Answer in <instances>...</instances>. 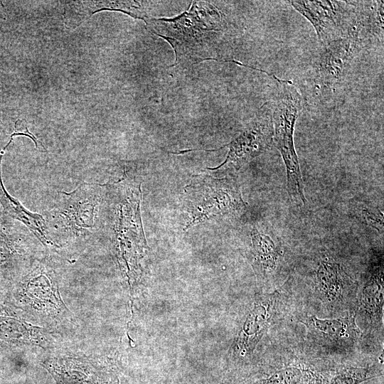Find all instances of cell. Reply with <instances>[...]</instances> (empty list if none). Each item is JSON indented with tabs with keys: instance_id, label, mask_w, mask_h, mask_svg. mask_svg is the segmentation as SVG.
Returning a JSON list of instances; mask_svg holds the SVG:
<instances>
[{
	"instance_id": "1",
	"label": "cell",
	"mask_w": 384,
	"mask_h": 384,
	"mask_svg": "<svg viewBox=\"0 0 384 384\" xmlns=\"http://www.w3.org/2000/svg\"><path fill=\"white\" fill-rule=\"evenodd\" d=\"M144 23L174 50L172 66L190 65L205 60L219 61L215 44L225 28L222 14L211 4L193 1L189 9L172 18L146 17Z\"/></svg>"
},
{
	"instance_id": "2",
	"label": "cell",
	"mask_w": 384,
	"mask_h": 384,
	"mask_svg": "<svg viewBox=\"0 0 384 384\" xmlns=\"http://www.w3.org/2000/svg\"><path fill=\"white\" fill-rule=\"evenodd\" d=\"M140 185L125 169L119 180L105 184V223L113 234L119 264L128 277L135 273L138 259L146 247L140 218Z\"/></svg>"
},
{
	"instance_id": "3",
	"label": "cell",
	"mask_w": 384,
	"mask_h": 384,
	"mask_svg": "<svg viewBox=\"0 0 384 384\" xmlns=\"http://www.w3.org/2000/svg\"><path fill=\"white\" fill-rule=\"evenodd\" d=\"M59 195L54 208L43 214L55 247L59 242L88 240L99 231L106 218L102 215L107 206L105 184L82 182L73 191Z\"/></svg>"
},
{
	"instance_id": "4",
	"label": "cell",
	"mask_w": 384,
	"mask_h": 384,
	"mask_svg": "<svg viewBox=\"0 0 384 384\" xmlns=\"http://www.w3.org/2000/svg\"><path fill=\"white\" fill-rule=\"evenodd\" d=\"M277 87L270 100L273 123V144L279 151L287 173V190L295 203H306L299 162L294 146L296 122L303 109V99L289 80L277 78Z\"/></svg>"
},
{
	"instance_id": "5",
	"label": "cell",
	"mask_w": 384,
	"mask_h": 384,
	"mask_svg": "<svg viewBox=\"0 0 384 384\" xmlns=\"http://www.w3.org/2000/svg\"><path fill=\"white\" fill-rule=\"evenodd\" d=\"M187 215L185 229L210 219L231 217L244 213L247 204L233 176L216 178L203 173L192 176L184 189Z\"/></svg>"
},
{
	"instance_id": "6",
	"label": "cell",
	"mask_w": 384,
	"mask_h": 384,
	"mask_svg": "<svg viewBox=\"0 0 384 384\" xmlns=\"http://www.w3.org/2000/svg\"><path fill=\"white\" fill-rule=\"evenodd\" d=\"M273 144V123L270 100L265 102L255 116L239 131L229 143L213 151L224 147L228 152L224 161L209 170L238 171L255 157L268 150Z\"/></svg>"
},
{
	"instance_id": "7",
	"label": "cell",
	"mask_w": 384,
	"mask_h": 384,
	"mask_svg": "<svg viewBox=\"0 0 384 384\" xmlns=\"http://www.w3.org/2000/svg\"><path fill=\"white\" fill-rule=\"evenodd\" d=\"M285 3L311 23L320 46L351 34L356 15L354 1L294 0Z\"/></svg>"
},
{
	"instance_id": "8",
	"label": "cell",
	"mask_w": 384,
	"mask_h": 384,
	"mask_svg": "<svg viewBox=\"0 0 384 384\" xmlns=\"http://www.w3.org/2000/svg\"><path fill=\"white\" fill-rule=\"evenodd\" d=\"M365 48L352 37L338 38L320 46L313 70L318 83L327 87L341 84L361 50Z\"/></svg>"
},
{
	"instance_id": "9",
	"label": "cell",
	"mask_w": 384,
	"mask_h": 384,
	"mask_svg": "<svg viewBox=\"0 0 384 384\" xmlns=\"http://www.w3.org/2000/svg\"><path fill=\"white\" fill-rule=\"evenodd\" d=\"M281 293L276 290L262 295L247 315L235 342L236 351L241 356L250 355L279 315Z\"/></svg>"
},
{
	"instance_id": "10",
	"label": "cell",
	"mask_w": 384,
	"mask_h": 384,
	"mask_svg": "<svg viewBox=\"0 0 384 384\" xmlns=\"http://www.w3.org/2000/svg\"><path fill=\"white\" fill-rule=\"evenodd\" d=\"M299 321L306 326L308 335L324 346L338 348L353 346L362 335L356 322V314L334 319L306 314Z\"/></svg>"
},
{
	"instance_id": "11",
	"label": "cell",
	"mask_w": 384,
	"mask_h": 384,
	"mask_svg": "<svg viewBox=\"0 0 384 384\" xmlns=\"http://www.w3.org/2000/svg\"><path fill=\"white\" fill-rule=\"evenodd\" d=\"M314 289L319 299L331 307L353 299L356 284L343 266L331 259L319 262L314 274Z\"/></svg>"
},
{
	"instance_id": "12",
	"label": "cell",
	"mask_w": 384,
	"mask_h": 384,
	"mask_svg": "<svg viewBox=\"0 0 384 384\" xmlns=\"http://www.w3.org/2000/svg\"><path fill=\"white\" fill-rule=\"evenodd\" d=\"M384 304L383 255L374 254L358 294V311L367 326L383 329Z\"/></svg>"
},
{
	"instance_id": "13",
	"label": "cell",
	"mask_w": 384,
	"mask_h": 384,
	"mask_svg": "<svg viewBox=\"0 0 384 384\" xmlns=\"http://www.w3.org/2000/svg\"><path fill=\"white\" fill-rule=\"evenodd\" d=\"M34 236L26 226L11 218L0 204V274L14 269Z\"/></svg>"
},
{
	"instance_id": "14",
	"label": "cell",
	"mask_w": 384,
	"mask_h": 384,
	"mask_svg": "<svg viewBox=\"0 0 384 384\" xmlns=\"http://www.w3.org/2000/svg\"><path fill=\"white\" fill-rule=\"evenodd\" d=\"M252 265L258 279L265 280L278 270L283 250L277 239L254 226L251 231Z\"/></svg>"
},
{
	"instance_id": "15",
	"label": "cell",
	"mask_w": 384,
	"mask_h": 384,
	"mask_svg": "<svg viewBox=\"0 0 384 384\" xmlns=\"http://www.w3.org/2000/svg\"><path fill=\"white\" fill-rule=\"evenodd\" d=\"M0 164V204L4 210L13 219L18 220L46 247H55L48 233V224L43 214L33 213L26 208L6 190L1 178Z\"/></svg>"
},
{
	"instance_id": "16",
	"label": "cell",
	"mask_w": 384,
	"mask_h": 384,
	"mask_svg": "<svg viewBox=\"0 0 384 384\" xmlns=\"http://www.w3.org/2000/svg\"><path fill=\"white\" fill-rule=\"evenodd\" d=\"M327 380L312 368L289 366L276 370L260 381V384H327Z\"/></svg>"
},
{
	"instance_id": "17",
	"label": "cell",
	"mask_w": 384,
	"mask_h": 384,
	"mask_svg": "<svg viewBox=\"0 0 384 384\" xmlns=\"http://www.w3.org/2000/svg\"><path fill=\"white\" fill-rule=\"evenodd\" d=\"M377 366L359 367L342 366L337 368L327 384H361L380 375Z\"/></svg>"
},
{
	"instance_id": "18",
	"label": "cell",
	"mask_w": 384,
	"mask_h": 384,
	"mask_svg": "<svg viewBox=\"0 0 384 384\" xmlns=\"http://www.w3.org/2000/svg\"><path fill=\"white\" fill-rule=\"evenodd\" d=\"M15 136H26L30 138L35 144L36 148L41 151H46L45 146L36 137L28 131L26 122L23 119H18L15 122L14 131L10 136V140L6 145L3 148L4 151L6 147L11 144L13 137Z\"/></svg>"
},
{
	"instance_id": "19",
	"label": "cell",
	"mask_w": 384,
	"mask_h": 384,
	"mask_svg": "<svg viewBox=\"0 0 384 384\" xmlns=\"http://www.w3.org/2000/svg\"><path fill=\"white\" fill-rule=\"evenodd\" d=\"M361 215L365 223L372 226L378 231L383 230V213L376 208L364 207L361 213Z\"/></svg>"
}]
</instances>
